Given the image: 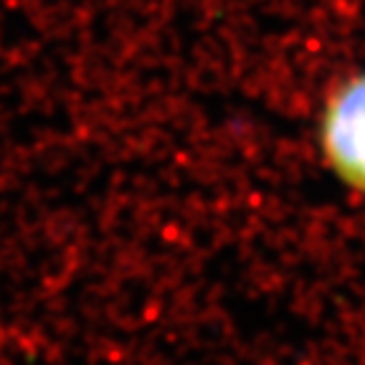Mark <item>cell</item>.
I'll list each match as a JSON object with an SVG mask.
<instances>
[{
  "label": "cell",
  "mask_w": 365,
  "mask_h": 365,
  "mask_svg": "<svg viewBox=\"0 0 365 365\" xmlns=\"http://www.w3.org/2000/svg\"><path fill=\"white\" fill-rule=\"evenodd\" d=\"M322 150L340 180L365 190V74L342 84L327 102Z\"/></svg>",
  "instance_id": "obj_1"
}]
</instances>
